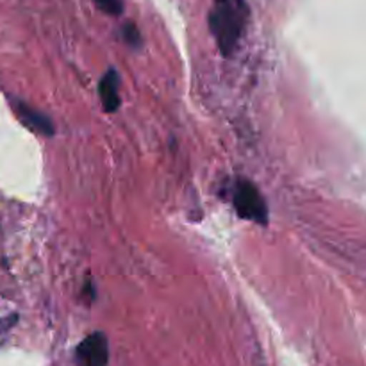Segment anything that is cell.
<instances>
[{"label": "cell", "instance_id": "6da1fadb", "mask_svg": "<svg viewBox=\"0 0 366 366\" xmlns=\"http://www.w3.org/2000/svg\"><path fill=\"white\" fill-rule=\"evenodd\" d=\"M250 11L247 0H213L209 11V31L224 57L238 52L245 38Z\"/></svg>", "mask_w": 366, "mask_h": 366}, {"label": "cell", "instance_id": "7a4b0ae2", "mask_svg": "<svg viewBox=\"0 0 366 366\" xmlns=\"http://www.w3.org/2000/svg\"><path fill=\"white\" fill-rule=\"evenodd\" d=\"M231 200L239 218L256 222L259 225L268 224V206L263 193L249 179H236L231 189Z\"/></svg>", "mask_w": 366, "mask_h": 366}, {"label": "cell", "instance_id": "3957f363", "mask_svg": "<svg viewBox=\"0 0 366 366\" xmlns=\"http://www.w3.org/2000/svg\"><path fill=\"white\" fill-rule=\"evenodd\" d=\"M107 360H109V345L102 332L86 336L75 350L77 366H107Z\"/></svg>", "mask_w": 366, "mask_h": 366}, {"label": "cell", "instance_id": "277c9868", "mask_svg": "<svg viewBox=\"0 0 366 366\" xmlns=\"http://www.w3.org/2000/svg\"><path fill=\"white\" fill-rule=\"evenodd\" d=\"M100 102L106 113H117L120 107V75L114 68H109L99 82Z\"/></svg>", "mask_w": 366, "mask_h": 366}, {"label": "cell", "instance_id": "5b68a950", "mask_svg": "<svg viewBox=\"0 0 366 366\" xmlns=\"http://www.w3.org/2000/svg\"><path fill=\"white\" fill-rule=\"evenodd\" d=\"M14 111H16L18 118L21 120V124L25 127H29L31 131L38 132L43 136H52L54 134V124L46 114H43L41 111H36L32 107H29L27 104L16 102L14 104Z\"/></svg>", "mask_w": 366, "mask_h": 366}, {"label": "cell", "instance_id": "8992f818", "mask_svg": "<svg viewBox=\"0 0 366 366\" xmlns=\"http://www.w3.org/2000/svg\"><path fill=\"white\" fill-rule=\"evenodd\" d=\"M93 4L109 16H120L124 13V0H93Z\"/></svg>", "mask_w": 366, "mask_h": 366}, {"label": "cell", "instance_id": "52a82bcc", "mask_svg": "<svg viewBox=\"0 0 366 366\" xmlns=\"http://www.w3.org/2000/svg\"><path fill=\"white\" fill-rule=\"evenodd\" d=\"M122 36H124L125 43L131 45L132 49H139V46H142V32H139L138 27H136L134 24H131V21L122 27Z\"/></svg>", "mask_w": 366, "mask_h": 366}]
</instances>
